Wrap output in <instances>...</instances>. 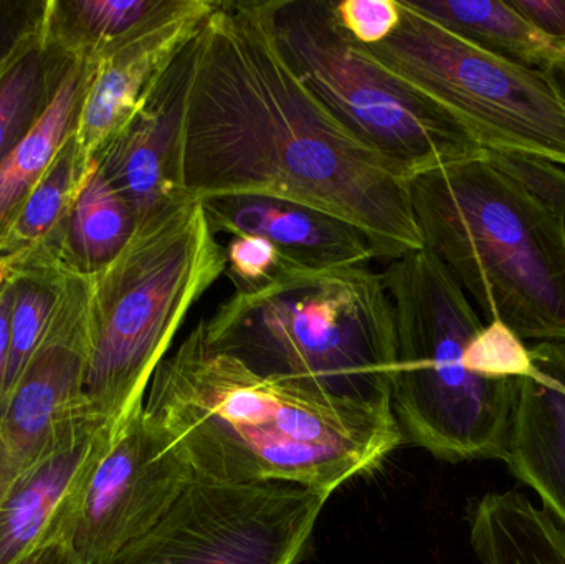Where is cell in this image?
Here are the masks:
<instances>
[{
    "instance_id": "obj_1",
    "label": "cell",
    "mask_w": 565,
    "mask_h": 564,
    "mask_svg": "<svg viewBox=\"0 0 565 564\" xmlns=\"http://www.w3.org/2000/svg\"><path fill=\"white\" fill-rule=\"evenodd\" d=\"M274 9L275 0H217L192 43L181 136L189 198L286 199L355 225L377 258L422 251L411 181L299 78Z\"/></svg>"
},
{
    "instance_id": "obj_2",
    "label": "cell",
    "mask_w": 565,
    "mask_h": 564,
    "mask_svg": "<svg viewBox=\"0 0 565 564\" xmlns=\"http://www.w3.org/2000/svg\"><path fill=\"white\" fill-rule=\"evenodd\" d=\"M148 391L149 416L195 476L214 482L295 483L332 496L405 443L391 403L255 373L212 350L199 323Z\"/></svg>"
},
{
    "instance_id": "obj_3",
    "label": "cell",
    "mask_w": 565,
    "mask_h": 564,
    "mask_svg": "<svg viewBox=\"0 0 565 564\" xmlns=\"http://www.w3.org/2000/svg\"><path fill=\"white\" fill-rule=\"evenodd\" d=\"M424 248L481 313L524 341L565 344V222L487 156L411 179Z\"/></svg>"
},
{
    "instance_id": "obj_4",
    "label": "cell",
    "mask_w": 565,
    "mask_h": 564,
    "mask_svg": "<svg viewBox=\"0 0 565 564\" xmlns=\"http://www.w3.org/2000/svg\"><path fill=\"white\" fill-rule=\"evenodd\" d=\"M199 324L212 350L255 373L392 404L394 308L382 274L369 267L285 265L270 284L235 291Z\"/></svg>"
},
{
    "instance_id": "obj_5",
    "label": "cell",
    "mask_w": 565,
    "mask_h": 564,
    "mask_svg": "<svg viewBox=\"0 0 565 564\" xmlns=\"http://www.w3.org/2000/svg\"><path fill=\"white\" fill-rule=\"evenodd\" d=\"M227 270L225 248L201 202L136 225L121 254L85 287V396L89 411L118 427L168 357L188 315Z\"/></svg>"
},
{
    "instance_id": "obj_6",
    "label": "cell",
    "mask_w": 565,
    "mask_h": 564,
    "mask_svg": "<svg viewBox=\"0 0 565 564\" xmlns=\"http://www.w3.org/2000/svg\"><path fill=\"white\" fill-rule=\"evenodd\" d=\"M397 366L392 411L404 440L438 460H504L521 380H483L465 350L483 328L463 288L430 252L388 262Z\"/></svg>"
},
{
    "instance_id": "obj_7",
    "label": "cell",
    "mask_w": 565,
    "mask_h": 564,
    "mask_svg": "<svg viewBox=\"0 0 565 564\" xmlns=\"http://www.w3.org/2000/svg\"><path fill=\"white\" fill-rule=\"evenodd\" d=\"M274 25L282 55L312 95L408 181L484 155L447 109L342 33L331 0H275Z\"/></svg>"
},
{
    "instance_id": "obj_8",
    "label": "cell",
    "mask_w": 565,
    "mask_h": 564,
    "mask_svg": "<svg viewBox=\"0 0 565 564\" xmlns=\"http://www.w3.org/2000/svg\"><path fill=\"white\" fill-rule=\"evenodd\" d=\"M391 39L362 46L458 119L483 149L541 156L565 168V109L541 70L491 55L401 0Z\"/></svg>"
},
{
    "instance_id": "obj_9",
    "label": "cell",
    "mask_w": 565,
    "mask_h": 564,
    "mask_svg": "<svg viewBox=\"0 0 565 564\" xmlns=\"http://www.w3.org/2000/svg\"><path fill=\"white\" fill-rule=\"evenodd\" d=\"M328 493L195 477L161 522L106 564H299Z\"/></svg>"
},
{
    "instance_id": "obj_10",
    "label": "cell",
    "mask_w": 565,
    "mask_h": 564,
    "mask_svg": "<svg viewBox=\"0 0 565 564\" xmlns=\"http://www.w3.org/2000/svg\"><path fill=\"white\" fill-rule=\"evenodd\" d=\"M195 477L184 453L141 404L116 427L60 535L79 564L109 563L161 522Z\"/></svg>"
},
{
    "instance_id": "obj_11",
    "label": "cell",
    "mask_w": 565,
    "mask_h": 564,
    "mask_svg": "<svg viewBox=\"0 0 565 564\" xmlns=\"http://www.w3.org/2000/svg\"><path fill=\"white\" fill-rule=\"evenodd\" d=\"M58 305L42 347L0 403V497L76 421L95 416L85 396V288Z\"/></svg>"
},
{
    "instance_id": "obj_12",
    "label": "cell",
    "mask_w": 565,
    "mask_h": 564,
    "mask_svg": "<svg viewBox=\"0 0 565 564\" xmlns=\"http://www.w3.org/2000/svg\"><path fill=\"white\" fill-rule=\"evenodd\" d=\"M192 43L93 159L131 207L136 225L191 201L182 179L181 136Z\"/></svg>"
},
{
    "instance_id": "obj_13",
    "label": "cell",
    "mask_w": 565,
    "mask_h": 564,
    "mask_svg": "<svg viewBox=\"0 0 565 564\" xmlns=\"http://www.w3.org/2000/svg\"><path fill=\"white\" fill-rule=\"evenodd\" d=\"M215 7L217 0H192L184 12L98 60L73 131L85 171L103 146L131 121L172 63L198 39Z\"/></svg>"
},
{
    "instance_id": "obj_14",
    "label": "cell",
    "mask_w": 565,
    "mask_h": 564,
    "mask_svg": "<svg viewBox=\"0 0 565 564\" xmlns=\"http://www.w3.org/2000/svg\"><path fill=\"white\" fill-rule=\"evenodd\" d=\"M113 434L115 427L99 417H82L13 480L0 497V564H15L60 535Z\"/></svg>"
},
{
    "instance_id": "obj_15",
    "label": "cell",
    "mask_w": 565,
    "mask_h": 564,
    "mask_svg": "<svg viewBox=\"0 0 565 564\" xmlns=\"http://www.w3.org/2000/svg\"><path fill=\"white\" fill-rule=\"evenodd\" d=\"M199 202L215 235L267 238L289 267H367L372 258H377L371 242L355 225L299 202L258 195H227Z\"/></svg>"
},
{
    "instance_id": "obj_16",
    "label": "cell",
    "mask_w": 565,
    "mask_h": 564,
    "mask_svg": "<svg viewBox=\"0 0 565 564\" xmlns=\"http://www.w3.org/2000/svg\"><path fill=\"white\" fill-rule=\"evenodd\" d=\"M531 354L533 371L520 381L504 462L565 529V344L536 343Z\"/></svg>"
},
{
    "instance_id": "obj_17",
    "label": "cell",
    "mask_w": 565,
    "mask_h": 564,
    "mask_svg": "<svg viewBox=\"0 0 565 564\" xmlns=\"http://www.w3.org/2000/svg\"><path fill=\"white\" fill-rule=\"evenodd\" d=\"M96 63L89 56L73 55L35 125L0 161V237L75 131Z\"/></svg>"
},
{
    "instance_id": "obj_18",
    "label": "cell",
    "mask_w": 565,
    "mask_h": 564,
    "mask_svg": "<svg viewBox=\"0 0 565 564\" xmlns=\"http://www.w3.org/2000/svg\"><path fill=\"white\" fill-rule=\"evenodd\" d=\"M467 523L480 564H565V529L516 490L473 500Z\"/></svg>"
},
{
    "instance_id": "obj_19",
    "label": "cell",
    "mask_w": 565,
    "mask_h": 564,
    "mask_svg": "<svg viewBox=\"0 0 565 564\" xmlns=\"http://www.w3.org/2000/svg\"><path fill=\"white\" fill-rule=\"evenodd\" d=\"M465 42L526 68H546L559 46L537 32L510 0H405Z\"/></svg>"
},
{
    "instance_id": "obj_20",
    "label": "cell",
    "mask_w": 565,
    "mask_h": 564,
    "mask_svg": "<svg viewBox=\"0 0 565 564\" xmlns=\"http://www.w3.org/2000/svg\"><path fill=\"white\" fill-rule=\"evenodd\" d=\"M50 13L0 60V161L30 131L55 92L52 86Z\"/></svg>"
},
{
    "instance_id": "obj_21",
    "label": "cell",
    "mask_w": 565,
    "mask_h": 564,
    "mask_svg": "<svg viewBox=\"0 0 565 564\" xmlns=\"http://www.w3.org/2000/svg\"><path fill=\"white\" fill-rule=\"evenodd\" d=\"M135 231L131 207L93 161L73 201L70 225L72 251L83 274H95L111 264Z\"/></svg>"
},
{
    "instance_id": "obj_22",
    "label": "cell",
    "mask_w": 565,
    "mask_h": 564,
    "mask_svg": "<svg viewBox=\"0 0 565 564\" xmlns=\"http://www.w3.org/2000/svg\"><path fill=\"white\" fill-rule=\"evenodd\" d=\"M192 0H79L72 3L73 55L99 60L184 12Z\"/></svg>"
},
{
    "instance_id": "obj_23",
    "label": "cell",
    "mask_w": 565,
    "mask_h": 564,
    "mask_svg": "<svg viewBox=\"0 0 565 564\" xmlns=\"http://www.w3.org/2000/svg\"><path fill=\"white\" fill-rule=\"evenodd\" d=\"M86 172L88 171H85L79 162L72 135L49 171L30 191L13 215L9 227L0 237V245L12 247L32 244L49 234L53 225H56L60 217L65 214L70 201H75Z\"/></svg>"
},
{
    "instance_id": "obj_24",
    "label": "cell",
    "mask_w": 565,
    "mask_h": 564,
    "mask_svg": "<svg viewBox=\"0 0 565 564\" xmlns=\"http://www.w3.org/2000/svg\"><path fill=\"white\" fill-rule=\"evenodd\" d=\"M12 285L9 368L2 400L12 391L33 354L42 347L60 305L52 287L33 280L15 281Z\"/></svg>"
},
{
    "instance_id": "obj_25",
    "label": "cell",
    "mask_w": 565,
    "mask_h": 564,
    "mask_svg": "<svg viewBox=\"0 0 565 564\" xmlns=\"http://www.w3.org/2000/svg\"><path fill=\"white\" fill-rule=\"evenodd\" d=\"M465 366L483 380H524L533 371V354L508 324L490 320L468 343Z\"/></svg>"
},
{
    "instance_id": "obj_26",
    "label": "cell",
    "mask_w": 565,
    "mask_h": 564,
    "mask_svg": "<svg viewBox=\"0 0 565 564\" xmlns=\"http://www.w3.org/2000/svg\"><path fill=\"white\" fill-rule=\"evenodd\" d=\"M488 161L565 222L564 166L541 156L484 149Z\"/></svg>"
},
{
    "instance_id": "obj_27",
    "label": "cell",
    "mask_w": 565,
    "mask_h": 564,
    "mask_svg": "<svg viewBox=\"0 0 565 564\" xmlns=\"http://www.w3.org/2000/svg\"><path fill=\"white\" fill-rule=\"evenodd\" d=\"M331 9L339 29L359 46L381 45L402 19L401 0H342Z\"/></svg>"
},
{
    "instance_id": "obj_28",
    "label": "cell",
    "mask_w": 565,
    "mask_h": 564,
    "mask_svg": "<svg viewBox=\"0 0 565 564\" xmlns=\"http://www.w3.org/2000/svg\"><path fill=\"white\" fill-rule=\"evenodd\" d=\"M225 248L227 270L235 291L258 290L270 284L285 267L280 252L257 235H231Z\"/></svg>"
},
{
    "instance_id": "obj_29",
    "label": "cell",
    "mask_w": 565,
    "mask_h": 564,
    "mask_svg": "<svg viewBox=\"0 0 565 564\" xmlns=\"http://www.w3.org/2000/svg\"><path fill=\"white\" fill-rule=\"evenodd\" d=\"M510 3L554 45H565V0H510Z\"/></svg>"
},
{
    "instance_id": "obj_30",
    "label": "cell",
    "mask_w": 565,
    "mask_h": 564,
    "mask_svg": "<svg viewBox=\"0 0 565 564\" xmlns=\"http://www.w3.org/2000/svg\"><path fill=\"white\" fill-rule=\"evenodd\" d=\"M15 564H79V562L68 540L63 535H56Z\"/></svg>"
},
{
    "instance_id": "obj_31",
    "label": "cell",
    "mask_w": 565,
    "mask_h": 564,
    "mask_svg": "<svg viewBox=\"0 0 565 564\" xmlns=\"http://www.w3.org/2000/svg\"><path fill=\"white\" fill-rule=\"evenodd\" d=\"M13 285L9 284L0 294V401L6 386L10 354V308H12Z\"/></svg>"
},
{
    "instance_id": "obj_32",
    "label": "cell",
    "mask_w": 565,
    "mask_h": 564,
    "mask_svg": "<svg viewBox=\"0 0 565 564\" xmlns=\"http://www.w3.org/2000/svg\"><path fill=\"white\" fill-rule=\"evenodd\" d=\"M547 83H550L553 92L556 93L559 102L563 103L565 109V45L559 46L554 58L547 63L546 68L543 70Z\"/></svg>"
},
{
    "instance_id": "obj_33",
    "label": "cell",
    "mask_w": 565,
    "mask_h": 564,
    "mask_svg": "<svg viewBox=\"0 0 565 564\" xmlns=\"http://www.w3.org/2000/svg\"><path fill=\"white\" fill-rule=\"evenodd\" d=\"M10 272H12V267H10L9 262L2 260L0 258V294H2L3 288L7 287V280H9Z\"/></svg>"
}]
</instances>
